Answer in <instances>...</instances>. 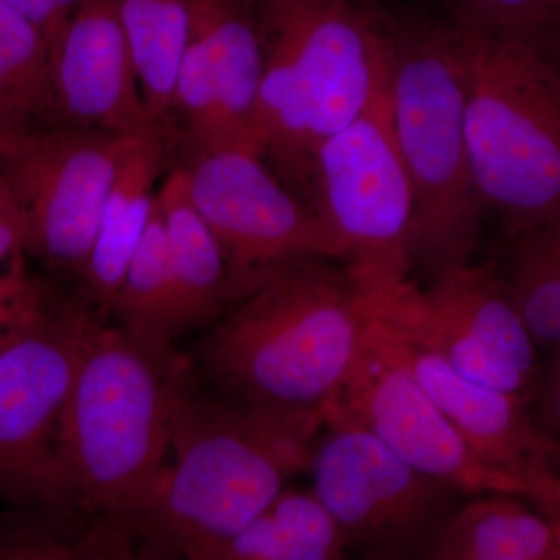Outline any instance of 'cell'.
Instances as JSON below:
<instances>
[{"mask_svg": "<svg viewBox=\"0 0 560 560\" xmlns=\"http://www.w3.org/2000/svg\"><path fill=\"white\" fill-rule=\"evenodd\" d=\"M180 165L191 201L226 254L234 300L261 271L282 261L304 256L341 259L326 223L275 178L259 151H197Z\"/></svg>", "mask_w": 560, "mask_h": 560, "instance_id": "12", "label": "cell"}, {"mask_svg": "<svg viewBox=\"0 0 560 560\" xmlns=\"http://www.w3.org/2000/svg\"><path fill=\"white\" fill-rule=\"evenodd\" d=\"M142 139L38 120L3 135L0 176L20 205L32 257L83 278L110 187Z\"/></svg>", "mask_w": 560, "mask_h": 560, "instance_id": "9", "label": "cell"}, {"mask_svg": "<svg viewBox=\"0 0 560 560\" xmlns=\"http://www.w3.org/2000/svg\"><path fill=\"white\" fill-rule=\"evenodd\" d=\"M38 121L154 138L171 132L143 97L113 0H81L49 51Z\"/></svg>", "mask_w": 560, "mask_h": 560, "instance_id": "15", "label": "cell"}, {"mask_svg": "<svg viewBox=\"0 0 560 560\" xmlns=\"http://www.w3.org/2000/svg\"><path fill=\"white\" fill-rule=\"evenodd\" d=\"M261 156L311 186L315 151L389 90L390 40L350 0H254Z\"/></svg>", "mask_w": 560, "mask_h": 560, "instance_id": "4", "label": "cell"}, {"mask_svg": "<svg viewBox=\"0 0 560 560\" xmlns=\"http://www.w3.org/2000/svg\"><path fill=\"white\" fill-rule=\"evenodd\" d=\"M191 366L102 323L91 335L61 419V460L73 508L121 522L164 470L190 389Z\"/></svg>", "mask_w": 560, "mask_h": 560, "instance_id": "3", "label": "cell"}, {"mask_svg": "<svg viewBox=\"0 0 560 560\" xmlns=\"http://www.w3.org/2000/svg\"><path fill=\"white\" fill-rule=\"evenodd\" d=\"M27 230L13 191L0 176V301L27 300L40 287L28 276Z\"/></svg>", "mask_w": 560, "mask_h": 560, "instance_id": "25", "label": "cell"}, {"mask_svg": "<svg viewBox=\"0 0 560 560\" xmlns=\"http://www.w3.org/2000/svg\"><path fill=\"white\" fill-rule=\"evenodd\" d=\"M18 127H21V125H9V124H3V121H0V139L3 138V135H5V132H9L10 130H14V128H18Z\"/></svg>", "mask_w": 560, "mask_h": 560, "instance_id": "32", "label": "cell"}, {"mask_svg": "<svg viewBox=\"0 0 560 560\" xmlns=\"http://www.w3.org/2000/svg\"><path fill=\"white\" fill-rule=\"evenodd\" d=\"M455 32L475 189L511 242L560 215V73L534 40Z\"/></svg>", "mask_w": 560, "mask_h": 560, "instance_id": "5", "label": "cell"}, {"mask_svg": "<svg viewBox=\"0 0 560 560\" xmlns=\"http://www.w3.org/2000/svg\"><path fill=\"white\" fill-rule=\"evenodd\" d=\"M147 105L172 138L173 94L189 43L191 0H113Z\"/></svg>", "mask_w": 560, "mask_h": 560, "instance_id": "22", "label": "cell"}, {"mask_svg": "<svg viewBox=\"0 0 560 560\" xmlns=\"http://www.w3.org/2000/svg\"><path fill=\"white\" fill-rule=\"evenodd\" d=\"M348 544L315 492L285 490L223 541L191 551L194 560H335Z\"/></svg>", "mask_w": 560, "mask_h": 560, "instance_id": "20", "label": "cell"}, {"mask_svg": "<svg viewBox=\"0 0 560 560\" xmlns=\"http://www.w3.org/2000/svg\"><path fill=\"white\" fill-rule=\"evenodd\" d=\"M179 293L180 330L208 326L234 300L230 265L209 224L191 201L183 165L158 189Z\"/></svg>", "mask_w": 560, "mask_h": 560, "instance_id": "18", "label": "cell"}, {"mask_svg": "<svg viewBox=\"0 0 560 560\" xmlns=\"http://www.w3.org/2000/svg\"><path fill=\"white\" fill-rule=\"evenodd\" d=\"M388 31L390 120L415 198L411 264L433 280L470 265L481 242L463 58L455 28Z\"/></svg>", "mask_w": 560, "mask_h": 560, "instance_id": "6", "label": "cell"}, {"mask_svg": "<svg viewBox=\"0 0 560 560\" xmlns=\"http://www.w3.org/2000/svg\"><path fill=\"white\" fill-rule=\"evenodd\" d=\"M323 430L189 389L164 467L138 508L121 522L142 558H165L230 539L311 469Z\"/></svg>", "mask_w": 560, "mask_h": 560, "instance_id": "2", "label": "cell"}, {"mask_svg": "<svg viewBox=\"0 0 560 560\" xmlns=\"http://www.w3.org/2000/svg\"><path fill=\"white\" fill-rule=\"evenodd\" d=\"M375 304L388 329L436 353L464 377L534 397L544 363L495 265H467L425 289L408 279Z\"/></svg>", "mask_w": 560, "mask_h": 560, "instance_id": "10", "label": "cell"}, {"mask_svg": "<svg viewBox=\"0 0 560 560\" xmlns=\"http://www.w3.org/2000/svg\"><path fill=\"white\" fill-rule=\"evenodd\" d=\"M261 79L264 46L254 11L242 0H191L189 43L173 94L172 138L178 132L187 153L231 147L260 153Z\"/></svg>", "mask_w": 560, "mask_h": 560, "instance_id": "14", "label": "cell"}, {"mask_svg": "<svg viewBox=\"0 0 560 560\" xmlns=\"http://www.w3.org/2000/svg\"><path fill=\"white\" fill-rule=\"evenodd\" d=\"M528 485L529 495L526 500L536 504L560 534V475L547 470L530 478Z\"/></svg>", "mask_w": 560, "mask_h": 560, "instance_id": "30", "label": "cell"}, {"mask_svg": "<svg viewBox=\"0 0 560 560\" xmlns=\"http://www.w3.org/2000/svg\"><path fill=\"white\" fill-rule=\"evenodd\" d=\"M503 271L537 346H560V215L511 241Z\"/></svg>", "mask_w": 560, "mask_h": 560, "instance_id": "23", "label": "cell"}, {"mask_svg": "<svg viewBox=\"0 0 560 560\" xmlns=\"http://www.w3.org/2000/svg\"><path fill=\"white\" fill-rule=\"evenodd\" d=\"M46 302V293L43 290L27 300L0 301V348L35 319Z\"/></svg>", "mask_w": 560, "mask_h": 560, "instance_id": "29", "label": "cell"}, {"mask_svg": "<svg viewBox=\"0 0 560 560\" xmlns=\"http://www.w3.org/2000/svg\"><path fill=\"white\" fill-rule=\"evenodd\" d=\"M121 330L154 349H173L183 334L179 293L160 206L154 202L149 226L128 261L113 312Z\"/></svg>", "mask_w": 560, "mask_h": 560, "instance_id": "21", "label": "cell"}, {"mask_svg": "<svg viewBox=\"0 0 560 560\" xmlns=\"http://www.w3.org/2000/svg\"><path fill=\"white\" fill-rule=\"evenodd\" d=\"M165 136L140 140L121 162L103 208L97 237L86 270V300L98 315L113 312L128 261L149 226L158 197V180L167 165Z\"/></svg>", "mask_w": 560, "mask_h": 560, "instance_id": "17", "label": "cell"}, {"mask_svg": "<svg viewBox=\"0 0 560 560\" xmlns=\"http://www.w3.org/2000/svg\"><path fill=\"white\" fill-rule=\"evenodd\" d=\"M463 20L500 35L539 40L548 27L560 0H456Z\"/></svg>", "mask_w": 560, "mask_h": 560, "instance_id": "26", "label": "cell"}, {"mask_svg": "<svg viewBox=\"0 0 560 560\" xmlns=\"http://www.w3.org/2000/svg\"><path fill=\"white\" fill-rule=\"evenodd\" d=\"M330 418L371 431L405 463L463 495H529L528 482L493 469L471 452L408 370L378 316L327 411Z\"/></svg>", "mask_w": 560, "mask_h": 560, "instance_id": "13", "label": "cell"}, {"mask_svg": "<svg viewBox=\"0 0 560 560\" xmlns=\"http://www.w3.org/2000/svg\"><path fill=\"white\" fill-rule=\"evenodd\" d=\"M383 327L416 381L482 463L526 482L548 470L530 411L533 397L470 381L436 353Z\"/></svg>", "mask_w": 560, "mask_h": 560, "instance_id": "16", "label": "cell"}, {"mask_svg": "<svg viewBox=\"0 0 560 560\" xmlns=\"http://www.w3.org/2000/svg\"><path fill=\"white\" fill-rule=\"evenodd\" d=\"M480 493L456 508L427 548L436 560H560V534L534 504Z\"/></svg>", "mask_w": 560, "mask_h": 560, "instance_id": "19", "label": "cell"}, {"mask_svg": "<svg viewBox=\"0 0 560 560\" xmlns=\"http://www.w3.org/2000/svg\"><path fill=\"white\" fill-rule=\"evenodd\" d=\"M101 318L88 300L47 301L0 348V501L21 510L77 511L62 469L61 419Z\"/></svg>", "mask_w": 560, "mask_h": 560, "instance_id": "7", "label": "cell"}, {"mask_svg": "<svg viewBox=\"0 0 560 560\" xmlns=\"http://www.w3.org/2000/svg\"><path fill=\"white\" fill-rule=\"evenodd\" d=\"M530 411L544 447L548 471L560 475V346L552 349L551 359L541 366Z\"/></svg>", "mask_w": 560, "mask_h": 560, "instance_id": "27", "label": "cell"}, {"mask_svg": "<svg viewBox=\"0 0 560 560\" xmlns=\"http://www.w3.org/2000/svg\"><path fill=\"white\" fill-rule=\"evenodd\" d=\"M375 319L374 298L340 260L294 257L228 305L198 359L224 399L324 429Z\"/></svg>", "mask_w": 560, "mask_h": 560, "instance_id": "1", "label": "cell"}, {"mask_svg": "<svg viewBox=\"0 0 560 560\" xmlns=\"http://www.w3.org/2000/svg\"><path fill=\"white\" fill-rule=\"evenodd\" d=\"M311 186L312 208L361 290L381 300L408 280L415 198L394 138L389 90L320 143Z\"/></svg>", "mask_w": 560, "mask_h": 560, "instance_id": "8", "label": "cell"}, {"mask_svg": "<svg viewBox=\"0 0 560 560\" xmlns=\"http://www.w3.org/2000/svg\"><path fill=\"white\" fill-rule=\"evenodd\" d=\"M313 452V492L348 548L375 559L425 555L463 493L400 459L371 431L330 418Z\"/></svg>", "mask_w": 560, "mask_h": 560, "instance_id": "11", "label": "cell"}, {"mask_svg": "<svg viewBox=\"0 0 560 560\" xmlns=\"http://www.w3.org/2000/svg\"><path fill=\"white\" fill-rule=\"evenodd\" d=\"M10 2L38 27L49 44L50 51L51 43L81 0H10Z\"/></svg>", "mask_w": 560, "mask_h": 560, "instance_id": "28", "label": "cell"}, {"mask_svg": "<svg viewBox=\"0 0 560 560\" xmlns=\"http://www.w3.org/2000/svg\"><path fill=\"white\" fill-rule=\"evenodd\" d=\"M536 44L560 73V7Z\"/></svg>", "mask_w": 560, "mask_h": 560, "instance_id": "31", "label": "cell"}, {"mask_svg": "<svg viewBox=\"0 0 560 560\" xmlns=\"http://www.w3.org/2000/svg\"><path fill=\"white\" fill-rule=\"evenodd\" d=\"M0 60L31 106L33 119H38L49 69V44L10 0H0Z\"/></svg>", "mask_w": 560, "mask_h": 560, "instance_id": "24", "label": "cell"}]
</instances>
